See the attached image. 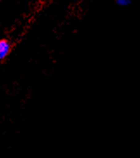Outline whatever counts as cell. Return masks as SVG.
<instances>
[{
	"mask_svg": "<svg viewBox=\"0 0 140 158\" xmlns=\"http://www.w3.org/2000/svg\"><path fill=\"white\" fill-rule=\"evenodd\" d=\"M11 45L6 39L0 40V60H4L11 53Z\"/></svg>",
	"mask_w": 140,
	"mask_h": 158,
	"instance_id": "1",
	"label": "cell"
},
{
	"mask_svg": "<svg viewBox=\"0 0 140 158\" xmlns=\"http://www.w3.org/2000/svg\"><path fill=\"white\" fill-rule=\"evenodd\" d=\"M116 1H117L118 4L121 5V6H126L131 3V0H116Z\"/></svg>",
	"mask_w": 140,
	"mask_h": 158,
	"instance_id": "2",
	"label": "cell"
}]
</instances>
